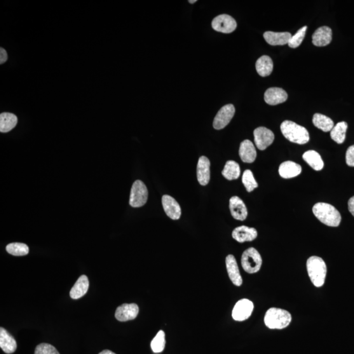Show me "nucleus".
I'll return each mask as SVG.
<instances>
[{"mask_svg":"<svg viewBox=\"0 0 354 354\" xmlns=\"http://www.w3.org/2000/svg\"><path fill=\"white\" fill-rule=\"evenodd\" d=\"M8 55L6 51L4 49L1 48L0 49V64L2 65L8 60Z\"/></svg>","mask_w":354,"mask_h":354,"instance_id":"c9c22d12","label":"nucleus"},{"mask_svg":"<svg viewBox=\"0 0 354 354\" xmlns=\"http://www.w3.org/2000/svg\"><path fill=\"white\" fill-rule=\"evenodd\" d=\"M139 313V306L137 304H123L118 307L115 313V317L119 322H128V321L135 320Z\"/></svg>","mask_w":354,"mask_h":354,"instance_id":"9b49d317","label":"nucleus"},{"mask_svg":"<svg viewBox=\"0 0 354 354\" xmlns=\"http://www.w3.org/2000/svg\"><path fill=\"white\" fill-rule=\"evenodd\" d=\"M301 166L293 161H287L281 164L279 173L283 179H291L301 174Z\"/></svg>","mask_w":354,"mask_h":354,"instance_id":"4be33fe9","label":"nucleus"},{"mask_svg":"<svg viewBox=\"0 0 354 354\" xmlns=\"http://www.w3.org/2000/svg\"><path fill=\"white\" fill-rule=\"evenodd\" d=\"M307 28H308L307 26H304L301 29L298 30L294 36H292L290 37L289 43H288V45H289L290 48H297L301 45L304 37H305Z\"/></svg>","mask_w":354,"mask_h":354,"instance_id":"473e14b6","label":"nucleus"},{"mask_svg":"<svg viewBox=\"0 0 354 354\" xmlns=\"http://www.w3.org/2000/svg\"><path fill=\"white\" fill-rule=\"evenodd\" d=\"M273 60L268 56L264 55L257 60L256 70L258 74L262 77L268 76L273 71Z\"/></svg>","mask_w":354,"mask_h":354,"instance_id":"b1692460","label":"nucleus"},{"mask_svg":"<svg viewBox=\"0 0 354 354\" xmlns=\"http://www.w3.org/2000/svg\"><path fill=\"white\" fill-rule=\"evenodd\" d=\"M242 182L246 190L248 192L254 191L258 187V184L253 176L252 171L251 170H245L243 173L242 177Z\"/></svg>","mask_w":354,"mask_h":354,"instance_id":"2f4dec72","label":"nucleus"},{"mask_svg":"<svg viewBox=\"0 0 354 354\" xmlns=\"http://www.w3.org/2000/svg\"><path fill=\"white\" fill-rule=\"evenodd\" d=\"M235 107L233 105H225L218 112L213 121V128L217 130H220L228 126L235 114Z\"/></svg>","mask_w":354,"mask_h":354,"instance_id":"6e6552de","label":"nucleus"},{"mask_svg":"<svg viewBox=\"0 0 354 354\" xmlns=\"http://www.w3.org/2000/svg\"><path fill=\"white\" fill-rule=\"evenodd\" d=\"M212 25L213 29L216 31L225 34L233 32L237 27L235 19L226 14L217 16L213 20Z\"/></svg>","mask_w":354,"mask_h":354,"instance_id":"1a4fd4ad","label":"nucleus"},{"mask_svg":"<svg viewBox=\"0 0 354 354\" xmlns=\"http://www.w3.org/2000/svg\"><path fill=\"white\" fill-rule=\"evenodd\" d=\"M287 98V92L281 88H269L264 93L265 102L267 104L273 105V106L285 102Z\"/></svg>","mask_w":354,"mask_h":354,"instance_id":"2eb2a0df","label":"nucleus"},{"mask_svg":"<svg viewBox=\"0 0 354 354\" xmlns=\"http://www.w3.org/2000/svg\"><path fill=\"white\" fill-rule=\"evenodd\" d=\"M304 160L314 170L321 171L324 167L323 159L317 152L314 151H307L302 156Z\"/></svg>","mask_w":354,"mask_h":354,"instance_id":"393cba45","label":"nucleus"},{"mask_svg":"<svg viewBox=\"0 0 354 354\" xmlns=\"http://www.w3.org/2000/svg\"><path fill=\"white\" fill-rule=\"evenodd\" d=\"M239 154L241 160L245 163L254 162L257 158L256 150H255L254 144L249 140H243L241 143Z\"/></svg>","mask_w":354,"mask_h":354,"instance_id":"412c9836","label":"nucleus"},{"mask_svg":"<svg viewBox=\"0 0 354 354\" xmlns=\"http://www.w3.org/2000/svg\"><path fill=\"white\" fill-rule=\"evenodd\" d=\"M332 30L328 27L319 28L314 33L313 36V43L317 47H324L332 41Z\"/></svg>","mask_w":354,"mask_h":354,"instance_id":"a211bd4d","label":"nucleus"},{"mask_svg":"<svg viewBox=\"0 0 354 354\" xmlns=\"http://www.w3.org/2000/svg\"><path fill=\"white\" fill-rule=\"evenodd\" d=\"M292 35L289 32H266L264 38L271 46H284L288 44Z\"/></svg>","mask_w":354,"mask_h":354,"instance_id":"6ab92c4d","label":"nucleus"},{"mask_svg":"<svg viewBox=\"0 0 354 354\" xmlns=\"http://www.w3.org/2000/svg\"><path fill=\"white\" fill-rule=\"evenodd\" d=\"M348 210L354 217V196L351 197L348 201Z\"/></svg>","mask_w":354,"mask_h":354,"instance_id":"e433bc0d","label":"nucleus"},{"mask_svg":"<svg viewBox=\"0 0 354 354\" xmlns=\"http://www.w3.org/2000/svg\"><path fill=\"white\" fill-rule=\"evenodd\" d=\"M226 266L230 279L234 285L240 287L242 285L243 280L238 268L235 257L229 255L226 258Z\"/></svg>","mask_w":354,"mask_h":354,"instance_id":"ddd939ff","label":"nucleus"},{"mask_svg":"<svg viewBox=\"0 0 354 354\" xmlns=\"http://www.w3.org/2000/svg\"><path fill=\"white\" fill-rule=\"evenodd\" d=\"M254 304L250 300L243 299L239 301L232 310V318L237 322H243L252 316Z\"/></svg>","mask_w":354,"mask_h":354,"instance_id":"0eeeda50","label":"nucleus"},{"mask_svg":"<svg viewBox=\"0 0 354 354\" xmlns=\"http://www.w3.org/2000/svg\"><path fill=\"white\" fill-rule=\"evenodd\" d=\"M98 354H116L113 352V351L109 350H103L101 351V352H100Z\"/></svg>","mask_w":354,"mask_h":354,"instance_id":"4c0bfd02","label":"nucleus"},{"mask_svg":"<svg viewBox=\"0 0 354 354\" xmlns=\"http://www.w3.org/2000/svg\"><path fill=\"white\" fill-rule=\"evenodd\" d=\"M196 2H197L196 0H194V1H191V0H190V1H189V3H191V4H194Z\"/></svg>","mask_w":354,"mask_h":354,"instance_id":"58836bf2","label":"nucleus"},{"mask_svg":"<svg viewBox=\"0 0 354 354\" xmlns=\"http://www.w3.org/2000/svg\"><path fill=\"white\" fill-rule=\"evenodd\" d=\"M257 235L256 229L246 226L237 227L232 232V238L240 243L252 241L257 238Z\"/></svg>","mask_w":354,"mask_h":354,"instance_id":"f3484780","label":"nucleus"},{"mask_svg":"<svg viewBox=\"0 0 354 354\" xmlns=\"http://www.w3.org/2000/svg\"><path fill=\"white\" fill-rule=\"evenodd\" d=\"M149 192L141 180H136L131 190L130 204L133 207H140L146 204Z\"/></svg>","mask_w":354,"mask_h":354,"instance_id":"423d86ee","label":"nucleus"},{"mask_svg":"<svg viewBox=\"0 0 354 354\" xmlns=\"http://www.w3.org/2000/svg\"><path fill=\"white\" fill-rule=\"evenodd\" d=\"M346 162L350 167H354V145L348 148L346 153Z\"/></svg>","mask_w":354,"mask_h":354,"instance_id":"f704fd0d","label":"nucleus"},{"mask_svg":"<svg viewBox=\"0 0 354 354\" xmlns=\"http://www.w3.org/2000/svg\"><path fill=\"white\" fill-rule=\"evenodd\" d=\"M281 133L289 141L299 144H304L308 142L309 135L305 128L298 125L291 121L286 120L281 123Z\"/></svg>","mask_w":354,"mask_h":354,"instance_id":"20e7f679","label":"nucleus"},{"mask_svg":"<svg viewBox=\"0 0 354 354\" xmlns=\"http://www.w3.org/2000/svg\"><path fill=\"white\" fill-rule=\"evenodd\" d=\"M18 122L17 117L15 114L4 112L0 114V131L9 132L13 130Z\"/></svg>","mask_w":354,"mask_h":354,"instance_id":"a878e982","label":"nucleus"},{"mask_svg":"<svg viewBox=\"0 0 354 354\" xmlns=\"http://www.w3.org/2000/svg\"><path fill=\"white\" fill-rule=\"evenodd\" d=\"M0 347L5 353L8 354L15 352L17 348L15 339L3 327L0 328Z\"/></svg>","mask_w":354,"mask_h":354,"instance_id":"aec40b11","label":"nucleus"},{"mask_svg":"<svg viewBox=\"0 0 354 354\" xmlns=\"http://www.w3.org/2000/svg\"><path fill=\"white\" fill-rule=\"evenodd\" d=\"M313 123L316 128L324 131L329 132L334 128V122L329 117L321 114H315L313 117Z\"/></svg>","mask_w":354,"mask_h":354,"instance_id":"bb28decb","label":"nucleus"},{"mask_svg":"<svg viewBox=\"0 0 354 354\" xmlns=\"http://www.w3.org/2000/svg\"><path fill=\"white\" fill-rule=\"evenodd\" d=\"M89 286H90V282H89L88 278L85 275L81 276L70 290V297L72 299H80L88 292Z\"/></svg>","mask_w":354,"mask_h":354,"instance_id":"5701e85b","label":"nucleus"},{"mask_svg":"<svg viewBox=\"0 0 354 354\" xmlns=\"http://www.w3.org/2000/svg\"><path fill=\"white\" fill-rule=\"evenodd\" d=\"M34 354H60L57 349L51 344L42 343L37 345Z\"/></svg>","mask_w":354,"mask_h":354,"instance_id":"72a5a7b5","label":"nucleus"},{"mask_svg":"<svg viewBox=\"0 0 354 354\" xmlns=\"http://www.w3.org/2000/svg\"><path fill=\"white\" fill-rule=\"evenodd\" d=\"M292 317L285 309L271 308L264 316V323L270 329H283L287 327L291 322Z\"/></svg>","mask_w":354,"mask_h":354,"instance_id":"7ed1b4c3","label":"nucleus"},{"mask_svg":"<svg viewBox=\"0 0 354 354\" xmlns=\"http://www.w3.org/2000/svg\"><path fill=\"white\" fill-rule=\"evenodd\" d=\"M230 210H231L232 217L236 220H244L247 217V207L238 196H233L230 200Z\"/></svg>","mask_w":354,"mask_h":354,"instance_id":"dca6fc26","label":"nucleus"},{"mask_svg":"<svg viewBox=\"0 0 354 354\" xmlns=\"http://www.w3.org/2000/svg\"><path fill=\"white\" fill-rule=\"evenodd\" d=\"M262 259L260 253L255 248H247L241 257V266L248 274L258 273L261 269Z\"/></svg>","mask_w":354,"mask_h":354,"instance_id":"39448f33","label":"nucleus"},{"mask_svg":"<svg viewBox=\"0 0 354 354\" xmlns=\"http://www.w3.org/2000/svg\"><path fill=\"white\" fill-rule=\"evenodd\" d=\"M255 142L257 147L261 151H264L273 144L274 134L273 131L264 127H260L254 131Z\"/></svg>","mask_w":354,"mask_h":354,"instance_id":"9d476101","label":"nucleus"},{"mask_svg":"<svg viewBox=\"0 0 354 354\" xmlns=\"http://www.w3.org/2000/svg\"><path fill=\"white\" fill-rule=\"evenodd\" d=\"M307 272L309 279L316 287H322L324 285L327 266L322 258L317 256L309 257L306 262Z\"/></svg>","mask_w":354,"mask_h":354,"instance_id":"f03ea898","label":"nucleus"},{"mask_svg":"<svg viewBox=\"0 0 354 354\" xmlns=\"http://www.w3.org/2000/svg\"><path fill=\"white\" fill-rule=\"evenodd\" d=\"M240 168L239 164L234 161H228L224 166L222 174L227 180H233L238 179L240 175Z\"/></svg>","mask_w":354,"mask_h":354,"instance_id":"c85d7f7f","label":"nucleus"},{"mask_svg":"<svg viewBox=\"0 0 354 354\" xmlns=\"http://www.w3.org/2000/svg\"><path fill=\"white\" fill-rule=\"evenodd\" d=\"M347 129H348V124L345 121H341L337 123L330 131V137L338 144H342L346 139Z\"/></svg>","mask_w":354,"mask_h":354,"instance_id":"cd10ccee","label":"nucleus"},{"mask_svg":"<svg viewBox=\"0 0 354 354\" xmlns=\"http://www.w3.org/2000/svg\"><path fill=\"white\" fill-rule=\"evenodd\" d=\"M165 346V335L163 330H159L151 342V348L154 353L162 352Z\"/></svg>","mask_w":354,"mask_h":354,"instance_id":"7c9ffc66","label":"nucleus"},{"mask_svg":"<svg viewBox=\"0 0 354 354\" xmlns=\"http://www.w3.org/2000/svg\"><path fill=\"white\" fill-rule=\"evenodd\" d=\"M6 251L13 256H25L29 254V247L25 243H12L7 245Z\"/></svg>","mask_w":354,"mask_h":354,"instance_id":"c756f323","label":"nucleus"},{"mask_svg":"<svg viewBox=\"0 0 354 354\" xmlns=\"http://www.w3.org/2000/svg\"><path fill=\"white\" fill-rule=\"evenodd\" d=\"M313 211L316 218L328 226L337 227L341 224L342 218L339 211L329 203H316Z\"/></svg>","mask_w":354,"mask_h":354,"instance_id":"f257e3e1","label":"nucleus"},{"mask_svg":"<svg viewBox=\"0 0 354 354\" xmlns=\"http://www.w3.org/2000/svg\"><path fill=\"white\" fill-rule=\"evenodd\" d=\"M210 161L207 157L201 156L197 165V178L199 183L206 186L210 180Z\"/></svg>","mask_w":354,"mask_h":354,"instance_id":"4468645a","label":"nucleus"},{"mask_svg":"<svg viewBox=\"0 0 354 354\" xmlns=\"http://www.w3.org/2000/svg\"><path fill=\"white\" fill-rule=\"evenodd\" d=\"M162 205L166 215L173 220H178L181 216V209L179 203L173 197L164 195L162 197Z\"/></svg>","mask_w":354,"mask_h":354,"instance_id":"f8f14e48","label":"nucleus"}]
</instances>
